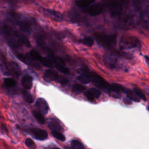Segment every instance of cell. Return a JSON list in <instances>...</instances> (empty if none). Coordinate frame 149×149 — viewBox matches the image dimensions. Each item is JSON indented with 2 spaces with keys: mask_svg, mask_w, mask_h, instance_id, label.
Instances as JSON below:
<instances>
[{
  "mask_svg": "<svg viewBox=\"0 0 149 149\" xmlns=\"http://www.w3.org/2000/svg\"><path fill=\"white\" fill-rule=\"evenodd\" d=\"M9 45L13 49H17L22 45L30 47L29 40L22 33L17 32L8 25H3L2 31Z\"/></svg>",
  "mask_w": 149,
  "mask_h": 149,
  "instance_id": "cell-1",
  "label": "cell"
},
{
  "mask_svg": "<svg viewBox=\"0 0 149 149\" xmlns=\"http://www.w3.org/2000/svg\"><path fill=\"white\" fill-rule=\"evenodd\" d=\"M119 45L121 50L139 49L141 47L139 39L137 37L130 35L122 36L120 38Z\"/></svg>",
  "mask_w": 149,
  "mask_h": 149,
  "instance_id": "cell-2",
  "label": "cell"
},
{
  "mask_svg": "<svg viewBox=\"0 0 149 149\" xmlns=\"http://www.w3.org/2000/svg\"><path fill=\"white\" fill-rule=\"evenodd\" d=\"M94 36L97 42L104 47H112L116 42V35L115 34L95 33Z\"/></svg>",
  "mask_w": 149,
  "mask_h": 149,
  "instance_id": "cell-3",
  "label": "cell"
},
{
  "mask_svg": "<svg viewBox=\"0 0 149 149\" xmlns=\"http://www.w3.org/2000/svg\"><path fill=\"white\" fill-rule=\"evenodd\" d=\"M125 0H109L108 8L110 14L113 16L119 15L123 10Z\"/></svg>",
  "mask_w": 149,
  "mask_h": 149,
  "instance_id": "cell-4",
  "label": "cell"
},
{
  "mask_svg": "<svg viewBox=\"0 0 149 149\" xmlns=\"http://www.w3.org/2000/svg\"><path fill=\"white\" fill-rule=\"evenodd\" d=\"M86 73L90 76V80L92 81L97 87L101 89L109 90V84L102 77L95 73H88V72Z\"/></svg>",
  "mask_w": 149,
  "mask_h": 149,
  "instance_id": "cell-5",
  "label": "cell"
},
{
  "mask_svg": "<svg viewBox=\"0 0 149 149\" xmlns=\"http://www.w3.org/2000/svg\"><path fill=\"white\" fill-rule=\"evenodd\" d=\"M137 21V15L133 12L126 13L121 20V26L125 29H128L133 26Z\"/></svg>",
  "mask_w": 149,
  "mask_h": 149,
  "instance_id": "cell-6",
  "label": "cell"
},
{
  "mask_svg": "<svg viewBox=\"0 0 149 149\" xmlns=\"http://www.w3.org/2000/svg\"><path fill=\"white\" fill-rule=\"evenodd\" d=\"M17 25L19 26L20 29L27 33H30L33 27V22L31 19L28 17H20L19 20L18 21Z\"/></svg>",
  "mask_w": 149,
  "mask_h": 149,
  "instance_id": "cell-7",
  "label": "cell"
},
{
  "mask_svg": "<svg viewBox=\"0 0 149 149\" xmlns=\"http://www.w3.org/2000/svg\"><path fill=\"white\" fill-rule=\"evenodd\" d=\"M104 10V5L101 3H95L91 4L86 8L84 12L90 16H97L100 15Z\"/></svg>",
  "mask_w": 149,
  "mask_h": 149,
  "instance_id": "cell-8",
  "label": "cell"
},
{
  "mask_svg": "<svg viewBox=\"0 0 149 149\" xmlns=\"http://www.w3.org/2000/svg\"><path fill=\"white\" fill-rule=\"evenodd\" d=\"M41 12L45 16L54 21L62 22L63 20L62 14L58 11L49 9L42 8L41 9Z\"/></svg>",
  "mask_w": 149,
  "mask_h": 149,
  "instance_id": "cell-9",
  "label": "cell"
},
{
  "mask_svg": "<svg viewBox=\"0 0 149 149\" xmlns=\"http://www.w3.org/2000/svg\"><path fill=\"white\" fill-rule=\"evenodd\" d=\"M104 61L106 66L111 69H116L119 65V59L113 55L105 54L104 56Z\"/></svg>",
  "mask_w": 149,
  "mask_h": 149,
  "instance_id": "cell-10",
  "label": "cell"
},
{
  "mask_svg": "<svg viewBox=\"0 0 149 149\" xmlns=\"http://www.w3.org/2000/svg\"><path fill=\"white\" fill-rule=\"evenodd\" d=\"M16 56L19 60H20L23 62H24L30 66H31V67L35 68L36 69L39 70L41 69V65H40V62L31 59L29 57V56L28 55V54L24 55L22 54H19Z\"/></svg>",
  "mask_w": 149,
  "mask_h": 149,
  "instance_id": "cell-11",
  "label": "cell"
},
{
  "mask_svg": "<svg viewBox=\"0 0 149 149\" xmlns=\"http://www.w3.org/2000/svg\"><path fill=\"white\" fill-rule=\"evenodd\" d=\"M29 132L31 136L38 140H45L48 137L47 132L39 128H31L29 129Z\"/></svg>",
  "mask_w": 149,
  "mask_h": 149,
  "instance_id": "cell-12",
  "label": "cell"
},
{
  "mask_svg": "<svg viewBox=\"0 0 149 149\" xmlns=\"http://www.w3.org/2000/svg\"><path fill=\"white\" fill-rule=\"evenodd\" d=\"M0 70L5 76H9L10 74L6 58L4 54L1 52H0Z\"/></svg>",
  "mask_w": 149,
  "mask_h": 149,
  "instance_id": "cell-13",
  "label": "cell"
},
{
  "mask_svg": "<svg viewBox=\"0 0 149 149\" xmlns=\"http://www.w3.org/2000/svg\"><path fill=\"white\" fill-rule=\"evenodd\" d=\"M36 106L37 107L40 112L43 115L48 113V105L47 101L44 98H38L36 101Z\"/></svg>",
  "mask_w": 149,
  "mask_h": 149,
  "instance_id": "cell-14",
  "label": "cell"
},
{
  "mask_svg": "<svg viewBox=\"0 0 149 149\" xmlns=\"http://www.w3.org/2000/svg\"><path fill=\"white\" fill-rule=\"evenodd\" d=\"M44 79L47 81H56L59 77L58 72L52 69H48L44 73Z\"/></svg>",
  "mask_w": 149,
  "mask_h": 149,
  "instance_id": "cell-15",
  "label": "cell"
},
{
  "mask_svg": "<svg viewBox=\"0 0 149 149\" xmlns=\"http://www.w3.org/2000/svg\"><path fill=\"white\" fill-rule=\"evenodd\" d=\"M9 68L10 73H12L15 76H19L21 74V69L19 65L14 61H10L9 63Z\"/></svg>",
  "mask_w": 149,
  "mask_h": 149,
  "instance_id": "cell-16",
  "label": "cell"
},
{
  "mask_svg": "<svg viewBox=\"0 0 149 149\" xmlns=\"http://www.w3.org/2000/svg\"><path fill=\"white\" fill-rule=\"evenodd\" d=\"M21 83L26 90H30L33 85V78L30 75L26 74L22 77Z\"/></svg>",
  "mask_w": 149,
  "mask_h": 149,
  "instance_id": "cell-17",
  "label": "cell"
},
{
  "mask_svg": "<svg viewBox=\"0 0 149 149\" xmlns=\"http://www.w3.org/2000/svg\"><path fill=\"white\" fill-rule=\"evenodd\" d=\"M48 127L52 131L59 132L62 130V126H61L59 122L56 119H51L48 122Z\"/></svg>",
  "mask_w": 149,
  "mask_h": 149,
  "instance_id": "cell-18",
  "label": "cell"
},
{
  "mask_svg": "<svg viewBox=\"0 0 149 149\" xmlns=\"http://www.w3.org/2000/svg\"><path fill=\"white\" fill-rule=\"evenodd\" d=\"M35 40L38 47L44 52H47V48L46 47L45 41L42 36H41L40 34H36L35 36Z\"/></svg>",
  "mask_w": 149,
  "mask_h": 149,
  "instance_id": "cell-19",
  "label": "cell"
},
{
  "mask_svg": "<svg viewBox=\"0 0 149 149\" xmlns=\"http://www.w3.org/2000/svg\"><path fill=\"white\" fill-rule=\"evenodd\" d=\"M126 89L123 86L117 83H113L109 85L108 91H113L115 93H120V92H126Z\"/></svg>",
  "mask_w": 149,
  "mask_h": 149,
  "instance_id": "cell-20",
  "label": "cell"
},
{
  "mask_svg": "<svg viewBox=\"0 0 149 149\" xmlns=\"http://www.w3.org/2000/svg\"><path fill=\"white\" fill-rule=\"evenodd\" d=\"M95 0H76V4L80 8H87L94 2Z\"/></svg>",
  "mask_w": 149,
  "mask_h": 149,
  "instance_id": "cell-21",
  "label": "cell"
},
{
  "mask_svg": "<svg viewBox=\"0 0 149 149\" xmlns=\"http://www.w3.org/2000/svg\"><path fill=\"white\" fill-rule=\"evenodd\" d=\"M126 93L127 97L131 100L135 101V102H140V98L135 93L134 91H132L130 90H127L125 92Z\"/></svg>",
  "mask_w": 149,
  "mask_h": 149,
  "instance_id": "cell-22",
  "label": "cell"
},
{
  "mask_svg": "<svg viewBox=\"0 0 149 149\" xmlns=\"http://www.w3.org/2000/svg\"><path fill=\"white\" fill-rule=\"evenodd\" d=\"M39 62L46 67H48V68L54 67V62L50 58H48L47 57L41 56Z\"/></svg>",
  "mask_w": 149,
  "mask_h": 149,
  "instance_id": "cell-23",
  "label": "cell"
},
{
  "mask_svg": "<svg viewBox=\"0 0 149 149\" xmlns=\"http://www.w3.org/2000/svg\"><path fill=\"white\" fill-rule=\"evenodd\" d=\"M79 42L87 47H91L94 44V40L90 36H86L79 40Z\"/></svg>",
  "mask_w": 149,
  "mask_h": 149,
  "instance_id": "cell-24",
  "label": "cell"
},
{
  "mask_svg": "<svg viewBox=\"0 0 149 149\" xmlns=\"http://www.w3.org/2000/svg\"><path fill=\"white\" fill-rule=\"evenodd\" d=\"M77 79L84 84H88L91 81L90 76L86 72L78 76L77 77Z\"/></svg>",
  "mask_w": 149,
  "mask_h": 149,
  "instance_id": "cell-25",
  "label": "cell"
},
{
  "mask_svg": "<svg viewBox=\"0 0 149 149\" xmlns=\"http://www.w3.org/2000/svg\"><path fill=\"white\" fill-rule=\"evenodd\" d=\"M33 116L35 118V119L41 124H44L45 123V119L42 114H41L40 112H37L36 111H33L32 112Z\"/></svg>",
  "mask_w": 149,
  "mask_h": 149,
  "instance_id": "cell-26",
  "label": "cell"
},
{
  "mask_svg": "<svg viewBox=\"0 0 149 149\" xmlns=\"http://www.w3.org/2000/svg\"><path fill=\"white\" fill-rule=\"evenodd\" d=\"M21 92L23 98L27 102L29 103H32L33 102V98L32 95L28 91H27V90H22Z\"/></svg>",
  "mask_w": 149,
  "mask_h": 149,
  "instance_id": "cell-27",
  "label": "cell"
},
{
  "mask_svg": "<svg viewBox=\"0 0 149 149\" xmlns=\"http://www.w3.org/2000/svg\"><path fill=\"white\" fill-rule=\"evenodd\" d=\"M55 66L56 67V69L60 72H62L65 74H68L69 73V70L65 66V65L58 63H55Z\"/></svg>",
  "mask_w": 149,
  "mask_h": 149,
  "instance_id": "cell-28",
  "label": "cell"
},
{
  "mask_svg": "<svg viewBox=\"0 0 149 149\" xmlns=\"http://www.w3.org/2000/svg\"><path fill=\"white\" fill-rule=\"evenodd\" d=\"M28 55L29 56V57L31 59H33L34 61H36L37 62H39V61H40V59L41 58V56L40 55V54L38 52H37L36 51H34V50L31 51L29 53Z\"/></svg>",
  "mask_w": 149,
  "mask_h": 149,
  "instance_id": "cell-29",
  "label": "cell"
},
{
  "mask_svg": "<svg viewBox=\"0 0 149 149\" xmlns=\"http://www.w3.org/2000/svg\"><path fill=\"white\" fill-rule=\"evenodd\" d=\"M70 145L72 149H84V146L82 144V143L76 140H72Z\"/></svg>",
  "mask_w": 149,
  "mask_h": 149,
  "instance_id": "cell-30",
  "label": "cell"
},
{
  "mask_svg": "<svg viewBox=\"0 0 149 149\" xmlns=\"http://www.w3.org/2000/svg\"><path fill=\"white\" fill-rule=\"evenodd\" d=\"M4 84L7 88H11L16 85V82L15 80L13 79L5 78L4 79Z\"/></svg>",
  "mask_w": 149,
  "mask_h": 149,
  "instance_id": "cell-31",
  "label": "cell"
},
{
  "mask_svg": "<svg viewBox=\"0 0 149 149\" xmlns=\"http://www.w3.org/2000/svg\"><path fill=\"white\" fill-rule=\"evenodd\" d=\"M86 89V87L83 85L79 84H74L72 87V90L76 93H81L84 91Z\"/></svg>",
  "mask_w": 149,
  "mask_h": 149,
  "instance_id": "cell-32",
  "label": "cell"
},
{
  "mask_svg": "<svg viewBox=\"0 0 149 149\" xmlns=\"http://www.w3.org/2000/svg\"><path fill=\"white\" fill-rule=\"evenodd\" d=\"M52 134L55 138H56V139H58V140H60L61 141H64L66 139L64 135L63 134H62L61 133H60L59 132L52 131Z\"/></svg>",
  "mask_w": 149,
  "mask_h": 149,
  "instance_id": "cell-33",
  "label": "cell"
},
{
  "mask_svg": "<svg viewBox=\"0 0 149 149\" xmlns=\"http://www.w3.org/2000/svg\"><path fill=\"white\" fill-rule=\"evenodd\" d=\"M133 91L135 92V93L140 98V99H142L144 101H146L147 98L146 97L145 94L143 93V91L137 87H134Z\"/></svg>",
  "mask_w": 149,
  "mask_h": 149,
  "instance_id": "cell-34",
  "label": "cell"
},
{
  "mask_svg": "<svg viewBox=\"0 0 149 149\" xmlns=\"http://www.w3.org/2000/svg\"><path fill=\"white\" fill-rule=\"evenodd\" d=\"M88 91L93 94L94 98H98L101 95L100 91L96 88H91L88 90Z\"/></svg>",
  "mask_w": 149,
  "mask_h": 149,
  "instance_id": "cell-35",
  "label": "cell"
},
{
  "mask_svg": "<svg viewBox=\"0 0 149 149\" xmlns=\"http://www.w3.org/2000/svg\"><path fill=\"white\" fill-rule=\"evenodd\" d=\"M59 83H60L61 84H66L69 83V80L67 78L63 77V76H59L58 80Z\"/></svg>",
  "mask_w": 149,
  "mask_h": 149,
  "instance_id": "cell-36",
  "label": "cell"
},
{
  "mask_svg": "<svg viewBox=\"0 0 149 149\" xmlns=\"http://www.w3.org/2000/svg\"><path fill=\"white\" fill-rule=\"evenodd\" d=\"M25 144H26V146L27 147H34V146H35V144H34V141H33L32 139H31L30 138H27L26 139Z\"/></svg>",
  "mask_w": 149,
  "mask_h": 149,
  "instance_id": "cell-37",
  "label": "cell"
},
{
  "mask_svg": "<svg viewBox=\"0 0 149 149\" xmlns=\"http://www.w3.org/2000/svg\"><path fill=\"white\" fill-rule=\"evenodd\" d=\"M84 95H85L86 98H87L88 101H94V96L93 95V94H92L88 90L87 91H86V92L84 93Z\"/></svg>",
  "mask_w": 149,
  "mask_h": 149,
  "instance_id": "cell-38",
  "label": "cell"
},
{
  "mask_svg": "<svg viewBox=\"0 0 149 149\" xmlns=\"http://www.w3.org/2000/svg\"><path fill=\"white\" fill-rule=\"evenodd\" d=\"M124 102H125L126 104H131L130 101H128L127 99H124Z\"/></svg>",
  "mask_w": 149,
  "mask_h": 149,
  "instance_id": "cell-39",
  "label": "cell"
},
{
  "mask_svg": "<svg viewBox=\"0 0 149 149\" xmlns=\"http://www.w3.org/2000/svg\"><path fill=\"white\" fill-rule=\"evenodd\" d=\"M144 57H145V59H146V61L147 63V64H148V59H149L148 57L147 56H145Z\"/></svg>",
  "mask_w": 149,
  "mask_h": 149,
  "instance_id": "cell-40",
  "label": "cell"
},
{
  "mask_svg": "<svg viewBox=\"0 0 149 149\" xmlns=\"http://www.w3.org/2000/svg\"><path fill=\"white\" fill-rule=\"evenodd\" d=\"M2 26L1 25V22H0V33H1V31H2Z\"/></svg>",
  "mask_w": 149,
  "mask_h": 149,
  "instance_id": "cell-41",
  "label": "cell"
},
{
  "mask_svg": "<svg viewBox=\"0 0 149 149\" xmlns=\"http://www.w3.org/2000/svg\"><path fill=\"white\" fill-rule=\"evenodd\" d=\"M52 149H60V148H57V147H56V148H52Z\"/></svg>",
  "mask_w": 149,
  "mask_h": 149,
  "instance_id": "cell-42",
  "label": "cell"
}]
</instances>
